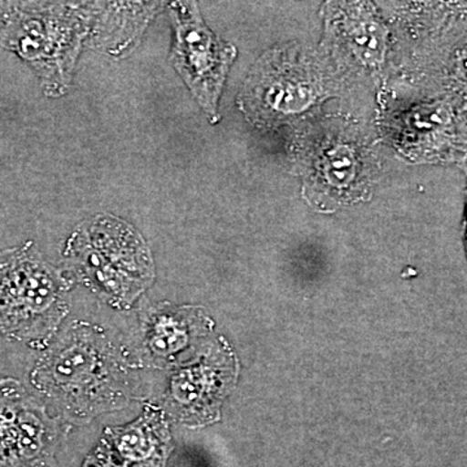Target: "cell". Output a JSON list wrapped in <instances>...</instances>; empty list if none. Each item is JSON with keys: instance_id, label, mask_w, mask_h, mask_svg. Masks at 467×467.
I'll return each instance as SVG.
<instances>
[{"instance_id": "6da1fadb", "label": "cell", "mask_w": 467, "mask_h": 467, "mask_svg": "<svg viewBox=\"0 0 467 467\" xmlns=\"http://www.w3.org/2000/svg\"><path fill=\"white\" fill-rule=\"evenodd\" d=\"M101 3L0 2V46L26 61L47 97L72 82L86 38L95 32Z\"/></svg>"}, {"instance_id": "7a4b0ae2", "label": "cell", "mask_w": 467, "mask_h": 467, "mask_svg": "<svg viewBox=\"0 0 467 467\" xmlns=\"http://www.w3.org/2000/svg\"><path fill=\"white\" fill-rule=\"evenodd\" d=\"M64 269L117 308H128L155 278L143 236L121 218L99 214L84 221L67 241Z\"/></svg>"}, {"instance_id": "3957f363", "label": "cell", "mask_w": 467, "mask_h": 467, "mask_svg": "<svg viewBox=\"0 0 467 467\" xmlns=\"http://www.w3.org/2000/svg\"><path fill=\"white\" fill-rule=\"evenodd\" d=\"M33 383L84 417L119 407L128 384L115 348L88 326L64 335L34 370Z\"/></svg>"}, {"instance_id": "277c9868", "label": "cell", "mask_w": 467, "mask_h": 467, "mask_svg": "<svg viewBox=\"0 0 467 467\" xmlns=\"http://www.w3.org/2000/svg\"><path fill=\"white\" fill-rule=\"evenodd\" d=\"M69 281L33 242L0 251V334L39 346L67 313Z\"/></svg>"}, {"instance_id": "5b68a950", "label": "cell", "mask_w": 467, "mask_h": 467, "mask_svg": "<svg viewBox=\"0 0 467 467\" xmlns=\"http://www.w3.org/2000/svg\"><path fill=\"white\" fill-rule=\"evenodd\" d=\"M175 41L171 63L212 122H217L218 99L236 48L218 38L202 20L196 3H171Z\"/></svg>"}, {"instance_id": "8992f818", "label": "cell", "mask_w": 467, "mask_h": 467, "mask_svg": "<svg viewBox=\"0 0 467 467\" xmlns=\"http://www.w3.org/2000/svg\"><path fill=\"white\" fill-rule=\"evenodd\" d=\"M54 420L15 379L0 380V467H43L54 448Z\"/></svg>"}, {"instance_id": "52a82bcc", "label": "cell", "mask_w": 467, "mask_h": 467, "mask_svg": "<svg viewBox=\"0 0 467 467\" xmlns=\"http://www.w3.org/2000/svg\"><path fill=\"white\" fill-rule=\"evenodd\" d=\"M319 165V177L325 181L326 186L337 190L349 189L358 175V160L355 152L348 149H335L326 153Z\"/></svg>"}]
</instances>
